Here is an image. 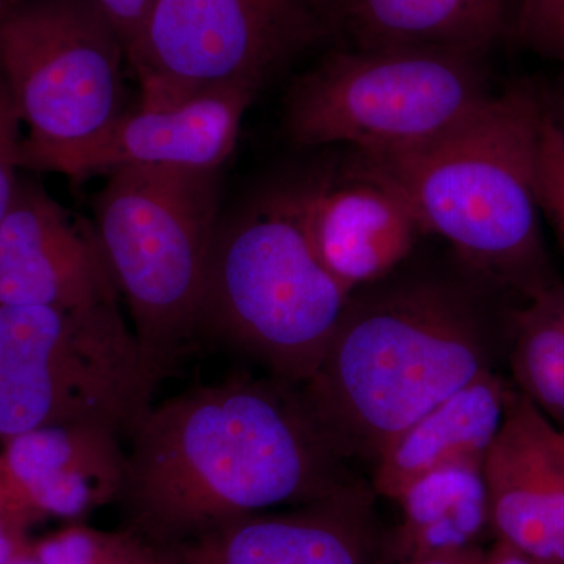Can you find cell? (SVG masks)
<instances>
[{
  "label": "cell",
  "mask_w": 564,
  "mask_h": 564,
  "mask_svg": "<svg viewBox=\"0 0 564 564\" xmlns=\"http://www.w3.org/2000/svg\"><path fill=\"white\" fill-rule=\"evenodd\" d=\"M413 256L348 295L317 372L300 386L347 464L373 467L411 423L508 358L521 304L454 254L447 263Z\"/></svg>",
  "instance_id": "obj_1"
},
{
  "label": "cell",
  "mask_w": 564,
  "mask_h": 564,
  "mask_svg": "<svg viewBox=\"0 0 564 564\" xmlns=\"http://www.w3.org/2000/svg\"><path fill=\"white\" fill-rule=\"evenodd\" d=\"M358 478L318 432L300 386L237 373L154 403L133 430L118 505L155 547Z\"/></svg>",
  "instance_id": "obj_2"
},
{
  "label": "cell",
  "mask_w": 564,
  "mask_h": 564,
  "mask_svg": "<svg viewBox=\"0 0 564 564\" xmlns=\"http://www.w3.org/2000/svg\"><path fill=\"white\" fill-rule=\"evenodd\" d=\"M544 111L534 88L514 85L411 150L351 152L403 193L423 234L444 239L463 265L527 303L562 281L536 196Z\"/></svg>",
  "instance_id": "obj_3"
},
{
  "label": "cell",
  "mask_w": 564,
  "mask_h": 564,
  "mask_svg": "<svg viewBox=\"0 0 564 564\" xmlns=\"http://www.w3.org/2000/svg\"><path fill=\"white\" fill-rule=\"evenodd\" d=\"M348 295L307 236L300 176L276 181L221 214L198 339L303 386L317 372Z\"/></svg>",
  "instance_id": "obj_4"
},
{
  "label": "cell",
  "mask_w": 564,
  "mask_h": 564,
  "mask_svg": "<svg viewBox=\"0 0 564 564\" xmlns=\"http://www.w3.org/2000/svg\"><path fill=\"white\" fill-rule=\"evenodd\" d=\"M220 192V170L124 166L93 202V231L161 380L198 339Z\"/></svg>",
  "instance_id": "obj_5"
},
{
  "label": "cell",
  "mask_w": 564,
  "mask_h": 564,
  "mask_svg": "<svg viewBox=\"0 0 564 564\" xmlns=\"http://www.w3.org/2000/svg\"><path fill=\"white\" fill-rule=\"evenodd\" d=\"M161 381L118 299L74 311L0 304V443L57 423L131 440Z\"/></svg>",
  "instance_id": "obj_6"
},
{
  "label": "cell",
  "mask_w": 564,
  "mask_h": 564,
  "mask_svg": "<svg viewBox=\"0 0 564 564\" xmlns=\"http://www.w3.org/2000/svg\"><path fill=\"white\" fill-rule=\"evenodd\" d=\"M485 57L441 47H343L293 82L284 126L300 147L366 155L419 147L492 95Z\"/></svg>",
  "instance_id": "obj_7"
},
{
  "label": "cell",
  "mask_w": 564,
  "mask_h": 564,
  "mask_svg": "<svg viewBox=\"0 0 564 564\" xmlns=\"http://www.w3.org/2000/svg\"><path fill=\"white\" fill-rule=\"evenodd\" d=\"M329 36L326 0H154L128 62L140 107H170L209 93H259Z\"/></svg>",
  "instance_id": "obj_8"
},
{
  "label": "cell",
  "mask_w": 564,
  "mask_h": 564,
  "mask_svg": "<svg viewBox=\"0 0 564 564\" xmlns=\"http://www.w3.org/2000/svg\"><path fill=\"white\" fill-rule=\"evenodd\" d=\"M120 33L95 0H0V77L25 137L22 162L122 113Z\"/></svg>",
  "instance_id": "obj_9"
},
{
  "label": "cell",
  "mask_w": 564,
  "mask_h": 564,
  "mask_svg": "<svg viewBox=\"0 0 564 564\" xmlns=\"http://www.w3.org/2000/svg\"><path fill=\"white\" fill-rule=\"evenodd\" d=\"M258 93H209L170 107L122 111L102 131L22 162V170L73 181L124 166L220 170L239 140L240 126Z\"/></svg>",
  "instance_id": "obj_10"
},
{
  "label": "cell",
  "mask_w": 564,
  "mask_h": 564,
  "mask_svg": "<svg viewBox=\"0 0 564 564\" xmlns=\"http://www.w3.org/2000/svg\"><path fill=\"white\" fill-rule=\"evenodd\" d=\"M300 184L315 254L348 293L399 269L425 236L403 193L355 152Z\"/></svg>",
  "instance_id": "obj_11"
},
{
  "label": "cell",
  "mask_w": 564,
  "mask_h": 564,
  "mask_svg": "<svg viewBox=\"0 0 564 564\" xmlns=\"http://www.w3.org/2000/svg\"><path fill=\"white\" fill-rule=\"evenodd\" d=\"M375 492L358 480L285 513H252L158 547L159 564H378Z\"/></svg>",
  "instance_id": "obj_12"
},
{
  "label": "cell",
  "mask_w": 564,
  "mask_h": 564,
  "mask_svg": "<svg viewBox=\"0 0 564 564\" xmlns=\"http://www.w3.org/2000/svg\"><path fill=\"white\" fill-rule=\"evenodd\" d=\"M120 296L95 231H82L41 182L20 177L0 223V304L74 311Z\"/></svg>",
  "instance_id": "obj_13"
},
{
  "label": "cell",
  "mask_w": 564,
  "mask_h": 564,
  "mask_svg": "<svg viewBox=\"0 0 564 564\" xmlns=\"http://www.w3.org/2000/svg\"><path fill=\"white\" fill-rule=\"evenodd\" d=\"M484 473L496 540L536 564H564L562 430L516 388Z\"/></svg>",
  "instance_id": "obj_14"
},
{
  "label": "cell",
  "mask_w": 564,
  "mask_h": 564,
  "mask_svg": "<svg viewBox=\"0 0 564 564\" xmlns=\"http://www.w3.org/2000/svg\"><path fill=\"white\" fill-rule=\"evenodd\" d=\"M122 437L96 423H57L3 441L0 478L36 522H82L117 503L128 469Z\"/></svg>",
  "instance_id": "obj_15"
},
{
  "label": "cell",
  "mask_w": 564,
  "mask_h": 564,
  "mask_svg": "<svg viewBox=\"0 0 564 564\" xmlns=\"http://www.w3.org/2000/svg\"><path fill=\"white\" fill-rule=\"evenodd\" d=\"M513 391L502 373H484L411 423L375 462V496L395 502L433 470L485 463Z\"/></svg>",
  "instance_id": "obj_16"
},
{
  "label": "cell",
  "mask_w": 564,
  "mask_h": 564,
  "mask_svg": "<svg viewBox=\"0 0 564 564\" xmlns=\"http://www.w3.org/2000/svg\"><path fill=\"white\" fill-rule=\"evenodd\" d=\"M348 47L423 46L486 57L510 24L513 0H326Z\"/></svg>",
  "instance_id": "obj_17"
},
{
  "label": "cell",
  "mask_w": 564,
  "mask_h": 564,
  "mask_svg": "<svg viewBox=\"0 0 564 564\" xmlns=\"http://www.w3.org/2000/svg\"><path fill=\"white\" fill-rule=\"evenodd\" d=\"M484 464L441 467L414 481L395 500L402 524L392 544L393 563L481 547V538L491 530Z\"/></svg>",
  "instance_id": "obj_18"
},
{
  "label": "cell",
  "mask_w": 564,
  "mask_h": 564,
  "mask_svg": "<svg viewBox=\"0 0 564 564\" xmlns=\"http://www.w3.org/2000/svg\"><path fill=\"white\" fill-rule=\"evenodd\" d=\"M507 362L514 388L564 430V281L518 307Z\"/></svg>",
  "instance_id": "obj_19"
},
{
  "label": "cell",
  "mask_w": 564,
  "mask_h": 564,
  "mask_svg": "<svg viewBox=\"0 0 564 564\" xmlns=\"http://www.w3.org/2000/svg\"><path fill=\"white\" fill-rule=\"evenodd\" d=\"M32 552L40 564H159L158 547L131 530H99L84 522L39 538Z\"/></svg>",
  "instance_id": "obj_20"
},
{
  "label": "cell",
  "mask_w": 564,
  "mask_h": 564,
  "mask_svg": "<svg viewBox=\"0 0 564 564\" xmlns=\"http://www.w3.org/2000/svg\"><path fill=\"white\" fill-rule=\"evenodd\" d=\"M508 33L525 50L564 63V0H513Z\"/></svg>",
  "instance_id": "obj_21"
},
{
  "label": "cell",
  "mask_w": 564,
  "mask_h": 564,
  "mask_svg": "<svg viewBox=\"0 0 564 564\" xmlns=\"http://www.w3.org/2000/svg\"><path fill=\"white\" fill-rule=\"evenodd\" d=\"M536 196L540 210L551 221L564 254V131L547 107L538 147Z\"/></svg>",
  "instance_id": "obj_22"
},
{
  "label": "cell",
  "mask_w": 564,
  "mask_h": 564,
  "mask_svg": "<svg viewBox=\"0 0 564 564\" xmlns=\"http://www.w3.org/2000/svg\"><path fill=\"white\" fill-rule=\"evenodd\" d=\"M21 129L17 106L0 77V223L10 209L21 177Z\"/></svg>",
  "instance_id": "obj_23"
},
{
  "label": "cell",
  "mask_w": 564,
  "mask_h": 564,
  "mask_svg": "<svg viewBox=\"0 0 564 564\" xmlns=\"http://www.w3.org/2000/svg\"><path fill=\"white\" fill-rule=\"evenodd\" d=\"M39 524L24 505L0 478V564L13 562L31 552V529Z\"/></svg>",
  "instance_id": "obj_24"
},
{
  "label": "cell",
  "mask_w": 564,
  "mask_h": 564,
  "mask_svg": "<svg viewBox=\"0 0 564 564\" xmlns=\"http://www.w3.org/2000/svg\"><path fill=\"white\" fill-rule=\"evenodd\" d=\"M120 33L126 54L139 39L154 0H95Z\"/></svg>",
  "instance_id": "obj_25"
},
{
  "label": "cell",
  "mask_w": 564,
  "mask_h": 564,
  "mask_svg": "<svg viewBox=\"0 0 564 564\" xmlns=\"http://www.w3.org/2000/svg\"><path fill=\"white\" fill-rule=\"evenodd\" d=\"M484 547L467 549L459 552H443V554H429L413 556V558L402 560L393 564H478Z\"/></svg>",
  "instance_id": "obj_26"
},
{
  "label": "cell",
  "mask_w": 564,
  "mask_h": 564,
  "mask_svg": "<svg viewBox=\"0 0 564 564\" xmlns=\"http://www.w3.org/2000/svg\"><path fill=\"white\" fill-rule=\"evenodd\" d=\"M545 107H547V111L551 113V117L554 118L556 124L564 131V87L558 91V95L555 96L554 101H545Z\"/></svg>",
  "instance_id": "obj_27"
},
{
  "label": "cell",
  "mask_w": 564,
  "mask_h": 564,
  "mask_svg": "<svg viewBox=\"0 0 564 564\" xmlns=\"http://www.w3.org/2000/svg\"><path fill=\"white\" fill-rule=\"evenodd\" d=\"M7 564H40L36 562L35 556L32 555V552H29L28 555H22L20 558L13 560V562Z\"/></svg>",
  "instance_id": "obj_28"
},
{
  "label": "cell",
  "mask_w": 564,
  "mask_h": 564,
  "mask_svg": "<svg viewBox=\"0 0 564 564\" xmlns=\"http://www.w3.org/2000/svg\"><path fill=\"white\" fill-rule=\"evenodd\" d=\"M562 434H563V441H564V430H562Z\"/></svg>",
  "instance_id": "obj_29"
}]
</instances>
